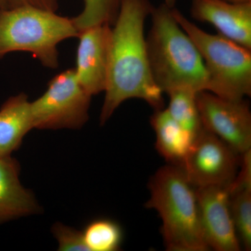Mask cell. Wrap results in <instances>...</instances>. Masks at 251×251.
Segmentation results:
<instances>
[{
  "instance_id": "cell-1",
  "label": "cell",
  "mask_w": 251,
  "mask_h": 251,
  "mask_svg": "<svg viewBox=\"0 0 251 251\" xmlns=\"http://www.w3.org/2000/svg\"><path fill=\"white\" fill-rule=\"evenodd\" d=\"M153 8L150 0H122L111 27L101 125L128 99H141L154 110L164 108L163 93L150 70L145 35V21Z\"/></svg>"
},
{
  "instance_id": "cell-2",
  "label": "cell",
  "mask_w": 251,
  "mask_h": 251,
  "mask_svg": "<svg viewBox=\"0 0 251 251\" xmlns=\"http://www.w3.org/2000/svg\"><path fill=\"white\" fill-rule=\"evenodd\" d=\"M164 3L153 6L151 25L146 38L153 80L163 94L188 89L207 91L208 75L196 44Z\"/></svg>"
},
{
  "instance_id": "cell-3",
  "label": "cell",
  "mask_w": 251,
  "mask_h": 251,
  "mask_svg": "<svg viewBox=\"0 0 251 251\" xmlns=\"http://www.w3.org/2000/svg\"><path fill=\"white\" fill-rule=\"evenodd\" d=\"M150 197L145 206L157 211L167 250L206 251L200 219L196 188L179 166L160 168L149 183Z\"/></svg>"
},
{
  "instance_id": "cell-4",
  "label": "cell",
  "mask_w": 251,
  "mask_h": 251,
  "mask_svg": "<svg viewBox=\"0 0 251 251\" xmlns=\"http://www.w3.org/2000/svg\"><path fill=\"white\" fill-rule=\"evenodd\" d=\"M77 35L72 18L54 11L32 6L0 9V59L10 52H27L44 67L57 69V46Z\"/></svg>"
},
{
  "instance_id": "cell-5",
  "label": "cell",
  "mask_w": 251,
  "mask_h": 251,
  "mask_svg": "<svg viewBox=\"0 0 251 251\" xmlns=\"http://www.w3.org/2000/svg\"><path fill=\"white\" fill-rule=\"evenodd\" d=\"M173 16L199 50L208 75V92L239 100L251 95V50L221 34L202 30L173 7Z\"/></svg>"
},
{
  "instance_id": "cell-6",
  "label": "cell",
  "mask_w": 251,
  "mask_h": 251,
  "mask_svg": "<svg viewBox=\"0 0 251 251\" xmlns=\"http://www.w3.org/2000/svg\"><path fill=\"white\" fill-rule=\"evenodd\" d=\"M92 96L81 86L74 69L52 77L47 90L30 102L34 128L79 129L89 119Z\"/></svg>"
},
{
  "instance_id": "cell-7",
  "label": "cell",
  "mask_w": 251,
  "mask_h": 251,
  "mask_svg": "<svg viewBox=\"0 0 251 251\" xmlns=\"http://www.w3.org/2000/svg\"><path fill=\"white\" fill-rule=\"evenodd\" d=\"M239 156L227 144L203 128L179 167L193 187L228 186L237 176Z\"/></svg>"
},
{
  "instance_id": "cell-8",
  "label": "cell",
  "mask_w": 251,
  "mask_h": 251,
  "mask_svg": "<svg viewBox=\"0 0 251 251\" xmlns=\"http://www.w3.org/2000/svg\"><path fill=\"white\" fill-rule=\"evenodd\" d=\"M203 127L239 155L251 150V112L245 99L222 98L208 91L198 92Z\"/></svg>"
},
{
  "instance_id": "cell-9",
  "label": "cell",
  "mask_w": 251,
  "mask_h": 251,
  "mask_svg": "<svg viewBox=\"0 0 251 251\" xmlns=\"http://www.w3.org/2000/svg\"><path fill=\"white\" fill-rule=\"evenodd\" d=\"M228 186L196 188L200 219L209 249L239 251L242 249L234 226Z\"/></svg>"
},
{
  "instance_id": "cell-10",
  "label": "cell",
  "mask_w": 251,
  "mask_h": 251,
  "mask_svg": "<svg viewBox=\"0 0 251 251\" xmlns=\"http://www.w3.org/2000/svg\"><path fill=\"white\" fill-rule=\"evenodd\" d=\"M111 27L108 24L86 28L78 32L75 75L90 95L104 92L108 74Z\"/></svg>"
},
{
  "instance_id": "cell-11",
  "label": "cell",
  "mask_w": 251,
  "mask_h": 251,
  "mask_svg": "<svg viewBox=\"0 0 251 251\" xmlns=\"http://www.w3.org/2000/svg\"><path fill=\"white\" fill-rule=\"evenodd\" d=\"M191 16L212 25L219 34L251 50V1L193 0Z\"/></svg>"
},
{
  "instance_id": "cell-12",
  "label": "cell",
  "mask_w": 251,
  "mask_h": 251,
  "mask_svg": "<svg viewBox=\"0 0 251 251\" xmlns=\"http://www.w3.org/2000/svg\"><path fill=\"white\" fill-rule=\"evenodd\" d=\"M20 166L11 156L0 157V224L39 211L32 193L19 179Z\"/></svg>"
},
{
  "instance_id": "cell-13",
  "label": "cell",
  "mask_w": 251,
  "mask_h": 251,
  "mask_svg": "<svg viewBox=\"0 0 251 251\" xmlns=\"http://www.w3.org/2000/svg\"><path fill=\"white\" fill-rule=\"evenodd\" d=\"M33 128L27 96L21 93L10 97L0 108V157L11 156Z\"/></svg>"
},
{
  "instance_id": "cell-14",
  "label": "cell",
  "mask_w": 251,
  "mask_h": 251,
  "mask_svg": "<svg viewBox=\"0 0 251 251\" xmlns=\"http://www.w3.org/2000/svg\"><path fill=\"white\" fill-rule=\"evenodd\" d=\"M241 170L229 188V205L242 248L251 249V150L241 156Z\"/></svg>"
},
{
  "instance_id": "cell-15",
  "label": "cell",
  "mask_w": 251,
  "mask_h": 251,
  "mask_svg": "<svg viewBox=\"0 0 251 251\" xmlns=\"http://www.w3.org/2000/svg\"><path fill=\"white\" fill-rule=\"evenodd\" d=\"M156 134V149L170 164L181 166L195 139L173 120L167 108L155 110L150 119Z\"/></svg>"
},
{
  "instance_id": "cell-16",
  "label": "cell",
  "mask_w": 251,
  "mask_h": 251,
  "mask_svg": "<svg viewBox=\"0 0 251 251\" xmlns=\"http://www.w3.org/2000/svg\"><path fill=\"white\" fill-rule=\"evenodd\" d=\"M197 94L188 89L175 90L167 94L169 97L167 110L170 115L195 139L204 128L198 110Z\"/></svg>"
},
{
  "instance_id": "cell-17",
  "label": "cell",
  "mask_w": 251,
  "mask_h": 251,
  "mask_svg": "<svg viewBox=\"0 0 251 251\" xmlns=\"http://www.w3.org/2000/svg\"><path fill=\"white\" fill-rule=\"evenodd\" d=\"M89 251H115L122 242L121 227L115 221L98 219L91 222L82 232Z\"/></svg>"
},
{
  "instance_id": "cell-18",
  "label": "cell",
  "mask_w": 251,
  "mask_h": 251,
  "mask_svg": "<svg viewBox=\"0 0 251 251\" xmlns=\"http://www.w3.org/2000/svg\"><path fill=\"white\" fill-rule=\"evenodd\" d=\"M122 0H83V9L73 18L79 31L86 28L108 24L113 25L118 16Z\"/></svg>"
},
{
  "instance_id": "cell-19",
  "label": "cell",
  "mask_w": 251,
  "mask_h": 251,
  "mask_svg": "<svg viewBox=\"0 0 251 251\" xmlns=\"http://www.w3.org/2000/svg\"><path fill=\"white\" fill-rule=\"evenodd\" d=\"M52 232L58 243V251H89L82 232L57 223L52 226Z\"/></svg>"
},
{
  "instance_id": "cell-20",
  "label": "cell",
  "mask_w": 251,
  "mask_h": 251,
  "mask_svg": "<svg viewBox=\"0 0 251 251\" xmlns=\"http://www.w3.org/2000/svg\"><path fill=\"white\" fill-rule=\"evenodd\" d=\"M4 9H13L19 6H32L56 12L58 9L57 0H4Z\"/></svg>"
},
{
  "instance_id": "cell-21",
  "label": "cell",
  "mask_w": 251,
  "mask_h": 251,
  "mask_svg": "<svg viewBox=\"0 0 251 251\" xmlns=\"http://www.w3.org/2000/svg\"><path fill=\"white\" fill-rule=\"evenodd\" d=\"M176 1H177V0H165L164 4L169 6V7L173 8L175 7Z\"/></svg>"
},
{
  "instance_id": "cell-22",
  "label": "cell",
  "mask_w": 251,
  "mask_h": 251,
  "mask_svg": "<svg viewBox=\"0 0 251 251\" xmlns=\"http://www.w3.org/2000/svg\"><path fill=\"white\" fill-rule=\"evenodd\" d=\"M226 1H230V2L242 3L249 2V1H251V0H226Z\"/></svg>"
},
{
  "instance_id": "cell-23",
  "label": "cell",
  "mask_w": 251,
  "mask_h": 251,
  "mask_svg": "<svg viewBox=\"0 0 251 251\" xmlns=\"http://www.w3.org/2000/svg\"><path fill=\"white\" fill-rule=\"evenodd\" d=\"M4 0H0V9H4Z\"/></svg>"
}]
</instances>
